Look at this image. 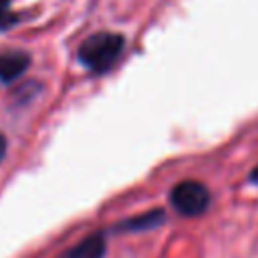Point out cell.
Here are the masks:
<instances>
[{
	"label": "cell",
	"mask_w": 258,
	"mask_h": 258,
	"mask_svg": "<svg viewBox=\"0 0 258 258\" xmlns=\"http://www.w3.org/2000/svg\"><path fill=\"white\" fill-rule=\"evenodd\" d=\"M18 22V16L12 12V0H0V32L12 28Z\"/></svg>",
	"instance_id": "6"
},
{
	"label": "cell",
	"mask_w": 258,
	"mask_h": 258,
	"mask_svg": "<svg viewBox=\"0 0 258 258\" xmlns=\"http://www.w3.org/2000/svg\"><path fill=\"white\" fill-rule=\"evenodd\" d=\"M30 67V54L18 48L0 52V81L2 83H14L18 77L26 73Z\"/></svg>",
	"instance_id": "4"
},
{
	"label": "cell",
	"mask_w": 258,
	"mask_h": 258,
	"mask_svg": "<svg viewBox=\"0 0 258 258\" xmlns=\"http://www.w3.org/2000/svg\"><path fill=\"white\" fill-rule=\"evenodd\" d=\"M107 254V238L103 232H93L75 244L64 258H105Z\"/></svg>",
	"instance_id": "5"
},
{
	"label": "cell",
	"mask_w": 258,
	"mask_h": 258,
	"mask_svg": "<svg viewBox=\"0 0 258 258\" xmlns=\"http://www.w3.org/2000/svg\"><path fill=\"white\" fill-rule=\"evenodd\" d=\"M248 181L252 183V185H258V165L250 171V175H248Z\"/></svg>",
	"instance_id": "8"
},
{
	"label": "cell",
	"mask_w": 258,
	"mask_h": 258,
	"mask_svg": "<svg viewBox=\"0 0 258 258\" xmlns=\"http://www.w3.org/2000/svg\"><path fill=\"white\" fill-rule=\"evenodd\" d=\"M6 151H8V141H6V137L0 133V163H2L4 157H6Z\"/></svg>",
	"instance_id": "7"
},
{
	"label": "cell",
	"mask_w": 258,
	"mask_h": 258,
	"mask_svg": "<svg viewBox=\"0 0 258 258\" xmlns=\"http://www.w3.org/2000/svg\"><path fill=\"white\" fill-rule=\"evenodd\" d=\"M210 202H212V196H210L208 185L202 181H196V179H183V181L175 183L169 191L171 208L185 218L202 216L208 210Z\"/></svg>",
	"instance_id": "2"
},
{
	"label": "cell",
	"mask_w": 258,
	"mask_h": 258,
	"mask_svg": "<svg viewBox=\"0 0 258 258\" xmlns=\"http://www.w3.org/2000/svg\"><path fill=\"white\" fill-rule=\"evenodd\" d=\"M123 50H125L123 34L101 30V32L87 36L81 42V46L77 50V58L87 71H91L95 75H103L115 67V62L119 60Z\"/></svg>",
	"instance_id": "1"
},
{
	"label": "cell",
	"mask_w": 258,
	"mask_h": 258,
	"mask_svg": "<svg viewBox=\"0 0 258 258\" xmlns=\"http://www.w3.org/2000/svg\"><path fill=\"white\" fill-rule=\"evenodd\" d=\"M165 222V210L163 208H153L145 214H137L131 218H125L121 222H117L111 232L115 234H135V232H147V230H155Z\"/></svg>",
	"instance_id": "3"
}]
</instances>
